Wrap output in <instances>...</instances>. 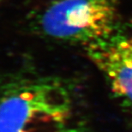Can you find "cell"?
Segmentation results:
<instances>
[{
	"instance_id": "6da1fadb",
	"label": "cell",
	"mask_w": 132,
	"mask_h": 132,
	"mask_svg": "<svg viewBox=\"0 0 132 132\" xmlns=\"http://www.w3.org/2000/svg\"><path fill=\"white\" fill-rule=\"evenodd\" d=\"M73 96L54 76L0 81V132H62L70 125Z\"/></svg>"
},
{
	"instance_id": "7a4b0ae2",
	"label": "cell",
	"mask_w": 132,
	"mask_h": 132,
	"mask_svg": "<svg viewBox=\"0 0 132 132\" xmlns=\"http://www.w3.org/2000/svg\"><path fill=\"white\" fill-rule=\"evenodd\" d=\"M117 0H59L50 4L39 21L50 38L83 46L115 30Z\"/></svg>"
},
{
	"instance_id": "3957f363",
	"label": "cell",
	"mask_w": 132,
	"mask_h": 132,
	"mask_svg": "<svg viewBox=\"0 0 132 132\" xmlns=\"http://www.w3.org/2000/svg\"><path fill=\"white\" fill-rule=\"evenodd\" d=\"M114 99L132 116V34L115 30L85 46Z\"/></svg>"
},
{
	"instance_id": "277c9868",
	"label": "cell",
	"mask_w": 132,
	"mask_h": 132,
	"mask_svg": "<svg viewBox=\"0 0 132 132\" xmlns=\"http://www.w3.org/2000/svg\"><path fill=\"white\" fill-rule=\"evenodd\" d=\"M62 132H86L83 128L76 125H69Z\"/></svg>"
},
{
	"instance_id": "5b68a950",
	"label": "cell",
	"mask_w": 132,
	"mask_h": 132,
	"mask_svg": "<svg viewBox=\"0 0 132 132\" xmlns=\"http://www.w3.org/2000/svg\"><path fill=\"white\" fill-rule=\"evenodd\" d=\"M2 1H3V0H0V3H1V2H2Z\"/></svg>"
}]
</instances>
